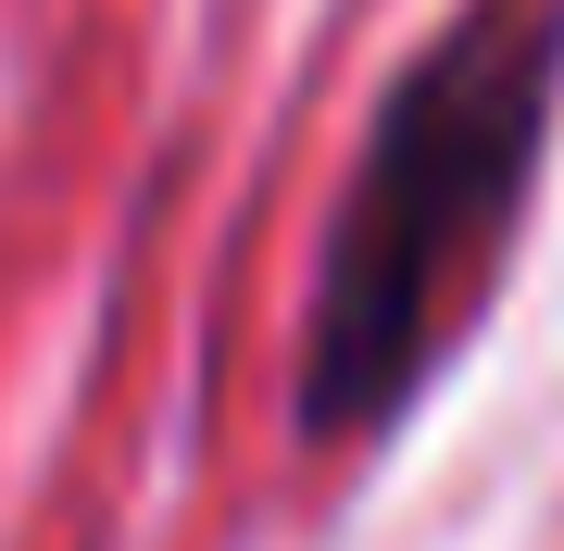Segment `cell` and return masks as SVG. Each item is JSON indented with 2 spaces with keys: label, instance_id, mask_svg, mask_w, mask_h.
<instances>
[{
  "label": "cell",
  "instance_id": "cell-1",
  "mask_svg": "<svg viewBox=\"0 0 564 551\" xmlns=\"http://www.w3.org/2000/svg\"><path fill=\"white\" fill-rule=\"evenodd\" d=\"M552 113H564V0H464L389 76L314 251L302 388H289V427L314 451L389 439L477 339L527 239V201H540Z\"/></svg>",
  "mask_w": 564,
  "mask_h": 551
}]
</instances>
